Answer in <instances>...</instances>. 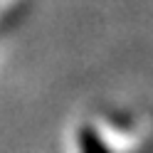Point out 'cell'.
I'll return each instance as SVG.
<instances>
[{"instance_id":"6da1fadb","label":"cell","mask_w":153,"mask_h":153,"mask_svg":"<svg viewBox=\"0 0 153 153\" xmlns=\"http://www.w3.org/2000/svg\"><path fill=\"white\" fill-rule=\"evenodd\" d=\"M76 141H79V153H114L106 146V141L99 136V131L91 126H82Z\"/></svg>"}]
</instances>
